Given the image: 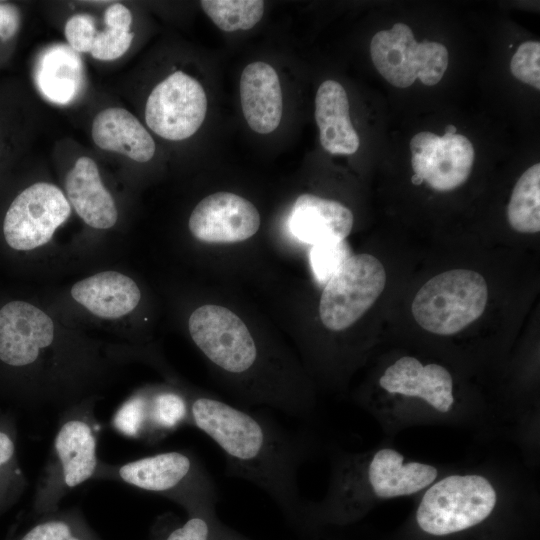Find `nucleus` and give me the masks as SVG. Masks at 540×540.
I'll list each match as a JSON object with an SVG mask.
<instances>
[{"label": "nucleus", "instance_id": "24", "mask_svg": "<svg viewBox=\"0 0 540 540\" xmlns=\"http://www.w3.org/2000/svg\"><path fill=\"white\" fill-rule=\"evenodd\" d=\"M146 395V428L144 438L158 440L190 423L189 409L183 394L163 390Z\"/></svg>", "mask_w": 540, "mask_h": 540}, {"label": "nucleus", "instance_id": "30", "mask_svg": "<svg viewBox=\"0 0 540 540\" xmlns=\"http://www.w3.org/2000/svg\"><path fill=\"white\" fill-rule=\"evenodd\" d=\"M113 424L123 434L144 438L146 428V395H135L118 410Z\"/></svg>", "mask_w": 540, "mask_h": 540}, {"label": "nucleus", "instance_id": "11", "mask_svg": "<svg viewBox=\"0 0 540 540\" xmlns=\"http://www.w3.org/2000/svg\"><path fill=\"white\" fill-rule=\"evenodd\" d=\"M70 213V203L57 186L35 183L24 189L9 206L3 222L5 240L18 251L38 248L51 240Z\"/></svg>", "mask_w": 540, "mask_h": 540}, {"label": "nucleus", "instance_id": "22", "mask_svg": "<svg viewBox=\"0 0 540 540\" xmlns=\"http://www.w3.org/2000/svg\"><path fill=\"white\" fill-rule=\"evenodd\" d=\"M35 80L48 101L59 105L71 103L83 88L84 71L80 56L63 44L46 48L38 59Z\"/></svg>", "mask_w": 540, "mask_h": 540}, {"label": "nucleus", "instance_id": "17", "mask_svg": "<svg viewBox=\"0 0 540 540\" xmlns=\"http://www.w3.org/2000/svg\"><path fill=\"white\" fill-rule=\"evenodd\" d=\"M353 221L352 212L340 202L305 193L296 199L289 224L297 239L315 245L345 240Z\"/></svg>", "mask_w": 540, "mask_h": 540}, {"label": "nucleus", "instance_id": "13", "mask_svg": "<svg viewBox=\"0 0 540 540\" xmlns=\"http://www.w3.org/2000/svg\"><path fill=\"white\" fill-rule=\"evenodd\" d=\"M414 174L426 181L434 190L451 191L462 185L469 177L474 148L470 140L461 134L438 136L431 132H419L410 142Z\"/></svg>", "mask_w": 540, "mask_h": 540}, {"label": "nucleus", "instance_id": "36", "mask_svg": "<svg viewBox=\"0 0 540 540\" xmlns=\"http://www.w3.org/2000/svg\"><path fill=\"white\" fill-rule=\"evenodd\" d=\"M456 131H457L456 127L451 125V124L446 126V128H445V133L446 134H451V135L456 134Z\"/></svg>", "mask_w": 540, "mask_h": 540}, {"label": "nucleus", "instance_id": "31", "mask_svg": "<svg viewBox=\"0 0 540 540\" xmlns=\"http://www.w3.org/2000/svg\"><path fill=\"white\" fill-rule=\"evenodd\" d=\"M133 37L130 31L106 27L97 32L90 54L101 61L115 60L129 49Z\"/></svg>", "mask_w": 540, "mask_h": 540}, {"label": "nucleus", "instance_id": "8", "mask_svg": "<svg viewBox=\"0 0 540 540\" xmlns=\"http://www.w3.org/2000/svg\"><path fill=\"white\" fill-rule=\"evenodd\" d=\"M488 301L482 275L468 269L443 272L428 280L416 293L412 313L426 331L454 335L478 319Z\"/></svg>", "mask_w": 540, "mask_h": 540}, {"label": "nucleus", "instance_id": "4", "mask_svg": "<svg viewBox=\"0 0 540 540\" xmlns=\"http://www.w3.org/2000/svg\"><path fill=\"white\" fill-rule=\"evenodd\" d=\"M522 490L500 471L477 469L442 473L422 493L414 513L424 535H461L489 522Z\"/></svg>", "mask_w": 540, "mask_h": 540}, {"label": "nucleus", "instance_id": "12", "mask_svg": "<svg viewBox=\"0 0 540 540\" xmlns=\"http://www.w3.org/2000/svg\"><path fill=\"white\" fill-rule=\"evenodd\" d=\"M206 112L207 97L202 85L178 70L157 84L150 93L145 121L160 137L179 141L197 132Z\"/></svg>", "mask_w": 540, "mask_h": 540}, {"label": "nucleus", "instance_id": "20", "mask_svg": "<svg viewBox=\"0 0 540 540\" xmlns=\"http://www.w3.org/2000/svg\"><path fill=\"white\" fill-rule=\"evenodd\" d=\"M315 119L320 143L327 152L350 155L358 150L359 136L352 126L347 93L340 83L326 80L319 86Z\"/></svg>", "mask_w": 540, "mask_h": 540}, {"label": "nucleus", "instance_id": "18", "mask_svg": "<svg viewBox=\"0 0 540 540\" xmlns=\"http://www.w3.org/2000/svg\"><path fill=\"white\" fill-rule=\"evenodd\" d=\"M65 189L69 203L86 224L96 229L114 226L118 219L115 202L91 158L77 159L66 175Z\"/></svg>", "mask_w": 540, "mask_h": 540}, {"label": "nucleus", "instance_id": "34", "mask_svg": "<svg viewBox=\"0 0 540 540\" xmlns=\"http://www.w3.org/2000/svg\"><path fill=\"white\" fill-rule=\"evenodd\" d=\"M106 27L130 31L132 15L130 10L120 3L111 4L105 11Z\"/></svg>", "mask_w": 540, "mask_h": 540}, {"label": "nucleus", "instance_id": "25", "mask_svg": "<svg viewBox=\"0 0 540 540\" xmlns=\"http://www.w3.org/2000/svg\"><path fill=\"white\" fill-rule=\"evenodd\" d=\"M19 540H101L77 509L42 514Z\"/></svg>", "mask_w": 540, "mask_h": 540}, {"label": "nucleus", "instance_id": "33", "mask_svg": "<svg viewBox=\"0 0 540 540\" xmlns=\"http://www.w3.org/2000/svg\"><path fill=\"white\" fill-rule=\"evenodd\" d=\"M20 12L10 3L0 2V39L7 41L19 30Z\"/></svg>", "mask_w": 540, "mask_h": 540}, {"label": "nucleus", "instance_id": "37", "mask_svg": "<svg viewBox=\"0 0 540 540\" xmlns=\"http://www.w3.org/2000/svg\"><path fill=\"white\" fill-rule=\"evenodd\" d=\"M423 181L421 178H419L418 176H416L415 174L412 176V183L415 184V185H419L421 184Z\"/></svg>", "mask_w": 540, "mask_h": 540}, {"label": "nucleus", "instance_id": "19", "mask_svg": "<svg viewBox=\"0 0 540 540\" xmlns=\"http://www.w3.org/2000/svg\"><path fill=\"white\" fill-rule=\"evenodd\" d=\"M71 296L94 315L116 319L137 307L141 292L127 275L104 271L75 283L71 288Z\"/></svg>", "mask_w": 540, "mask_h": 540}, {"label": "nucleus", "instance_id": "35", "mask_svg": "<svg viewBox=\"0 0 540 540\" xmlns=\"http://www.w3.org/2000/svg\"><path fill=\"white\" fill-rule=\"evenodd\" d=\"M15 455V444L11 435L0 430V476L5 474L6 468L12 465Z\"/></svg>", "mask_w": 540, "mask_h": 540}, {"label": "nucleus", "instance_id": "27", "mask_svg": "<svg viewBox=\"0 0 540 540\" xmlns=\"http://www.w3.org/2000/svg\"><path fill=\"white\" fill-rule=\"evenodd\" d=\"M200 5L213 23L225 32L253 28L264 11L261 0H202Z\"/></svg>", "mask_w": 540, "mask_h": 540}, {"label": "nucleus", "instance_id": "10", "mask_svg": "<svg viewBox=\"0 0 540 540\" xmlns=\"http://www.w3.org/2000/svg\"><path fill=\"white\" fill-rule=\"evenodd\" d=\"M386 273L373 255H352L325 284L319 302L322 324L330 331L353 325L384 290Z\"/></svg>", "mask_w": 540, "mask_h": 540}, {"label": "nucleus", "instance_id": "5", "mask_svg": "<svg viewBox=\"0 0 540 540\" xmlns=\"http://www.w3.org/2000/svg\"><path fill=\"white\" fill-rule=\"evenodd\" d=\"M93 479L114 480L162 496L181 506L187 515L215 510L214 480L196 456L168 451L123 464L100 460Z\"/></svg>", "mask_w": 540, "mask_h": 540}, {"label": "nucleus", "instance_id": "3", "mask_svg": "<svg viewBox=\"0 0 540 540\" xmlns=\"http://www.w3.org/2000/svg\"><path fill=\"white\" fill-rule=\"evenodd\" d=\"M441 469L411 460L391 446L333 455L324 498L308 504V520L353 521L376 503L418 495L437 480Z\"/></svg>", "mask_w": 540, "mask_h": 540}, {"label": "nucleus", "instance_id": "14", "mask_svg": "<svg viewBox=\"0 0 540 540\" xmlns=\"http://www.w3.org/2000/svg\"><path fill=\"white\" fill-rule=\"evenodd\" d=\"M260 213L249 200L231 192H216L193 209L188 226L191 234L206 243L242 242L256 234Z\"/></svg>", "mask_w": 540, "mask_h": 540}, {"label": "nucleus", "instance_id": "29", "mask_svg": "<svg viewBox=\"0 0 540 540\" xmlns=\"http://www.w3.org/2000/svg\"><path fill=\"white\" fill-rule=\"evenodd\" d=\"M540 44L536 41L522 43L510 63L512 74L521 82L540 89Z\"/></svg>", "mask_w": 540, "mask_h": 540}, {"label": "nucleus", "instance_id": "15", "mask_svg": "<svg viewBox=\"0 0 540 540\" xmlns=\"http://www.w3.org/2000/svg\"><path fill=\"white\" fill-rule=\"evenodd\" d=\"M54 341L51 318L25 301L0 309V360L12 367L34 365Z\"/></svg>", "mask_w": 540, "mask_h": 540}, {"label": "nucleus", "instance_id": "9", "mask_svg": "<svg viewBox=\"0 0 540 540\" xmlns=\"http://www.w3.org/2000/svg\"><path fill=\"white\" fill-rule=\"evenodd\" d=\"M370 54L378 72L398 88L411 86L416 78L425 85H435L448 66V51L443 44L417 42L404 23L376 33L371 40Z\"/></svg>", "mask_w": 540, "mask_h": 540}, {"label": "nucleus", "instance_id": "2", "mask_svg": "<svg viewBox=\"0 0 540 540\" xmlns=\"http://www.w3.org/2000/svg\"><path fill=\"white\" fill-rule=\"evenodd\" d=\"M381 396L365 407L390 437L418 425H452L493 429L500 418L467 404L458 396L452 373L442 364L401 356L377 380Z\"/></svg>", "mask_w": 540, "mask_h": 540}, {"label": "nucleus", "instance_id": "32", "mask_svg": "<svg viewBox=\"0 0 540 540\" xmlns=\"http://www.w3.org/2000/svg\"><path fill=\"white\" fill-rule=\"evenodd\" d=\"M98 30L93 17L87 14H75L65 24V37L75 52L90 53Z\"/></svg>", "mask_w": 540, "mask_h": 540}, {"label": "nucleus", "instance_id": "6", "mask_svg": "<svg viewBox=\"0 0 540 540\" xmlns=\"http://www.w3.org/2000/svg\"><path fill=\"white\" fill-rule=\"evenodd\" d=\"M98 434L99 423L91 401L73 404L61 413L51 452L36 489L37 513L58 510L72 489L93 479L100 463Z\"/></svg>", "mask_w": 540, "mask_h": 540}, {"label": "nucleus", "instance_id": "28", "mask_svg": "<svg viewBox=\"0 0 540 540\" xmlns=\"http://www.w3.org/2000/svg\"><path fill=\"white\" fill-rule=\"evenodd\" d=\"M351 256L346 240L312 245L309 255L312 271L321 284H326Z\"/></svg>", "mask_w": 540, "mask_h": 540}, {"label": "nucleus", "instance_id": "21", "mask_svg": "<svg viewBox=\"0 0 540 540\" xmlns=\"http://www.w3.org/2000/svg\"><path fill=\"white\" fill-rule=\"evenodd\" d=\"M92 139L102 150L123 154L137 162H148L155 142L144 126L123 108H106L92 123Z\"/></svg>", "mask_w": 540, "mask_h": 540}, {"label": "nucleus", "instance_id": "16", "mask_svg": "<svg viewBox=\"0 0 540 540\" xmlns=\"http://www.w3.org/2000/svg\"><path fill=\"white\" fill-rule=\"evenodd\" d=\"M240 100L249 127L259 134L273 132L280 124L283 98L280 81L269 64H248L240 78Z\"/></svg>", "mask_w": 540, "mask_h": 540}, {"label": "nucleus", "instance_id": "7", "mask_svg": "<svg viewBox=\"0 0 540 540\" xmlns=\"http://www.w3.org/2000/svg\"><path fill=\"white\" fill-rule=\"evenodd\" d=\"M188 329L195 345L213 366L225 375L243 380L246 400L264 404L255 379L260 375L263 356L238 315L220 305H202L190 315Z\"/></svg>", "mask_w": 540, "mask_h": 540}, {"label": "nucleus", "instance_id": "26", "mask_svg": "<svg viewBox=\"0 0 540 540\" xmlns=\"http://www.w3.org/2000/svg\"><path fill=\"white\" fill-rule=\"evenodd\" d=\"M153 540H252L219 520L215 510L187 515L180 524L156 531Z\"/></svg>", "mask_w": 540, "mask_h": 540}, {"label": "nucleus", "instance_id": "23", "mask_svg": "<svg viewBox=\"0 0 540 540\" xmlns=\"http://www.w3.org/2000/svg\"><path fill=\"white\" fill-rule=\"evenodd\" d=\"M508 221L521 233L540 230V165L528 168L514 186L508 204Z\"/></svg>", "mask_w": 540, "mask_h": 540}, {"label": "nucleus", "instance_id": "1", "mask_svg": "<svg viewBox=\"0 0 540 540\" xmlns=\"http://www.w3.org/2000/svg\"><path fill=\"white\" fill-rule=\"evenodd\" d=\"M190 424L223 452L226 474L251 482L294 521H308V503L297 474L310 453L309 440L292 435L268 418L205 394L185 396Z\"/></svg>", "mask_w": 540, "mask_h": 540}]
</instances>
